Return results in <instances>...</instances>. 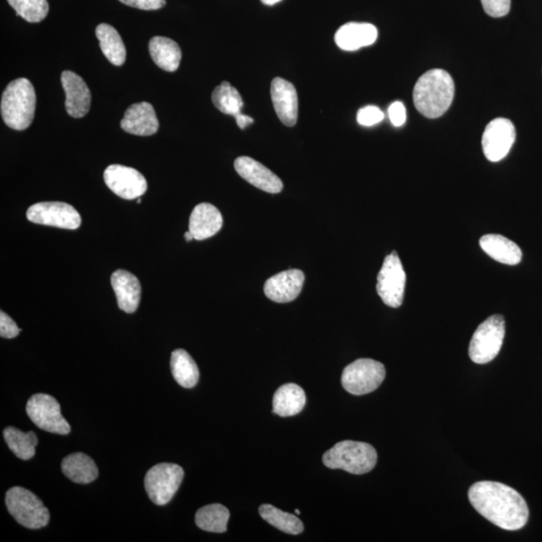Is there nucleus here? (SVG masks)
<instances>
[{
  "label": "nucleus",
  "mask_w": 542,
  "mask_h": 542,
  "mask_svg": "<svg viewBox=\"0 0 542 542\" xmlns=\"http://www.w3.org/2000/svg\"><path fill=\"white\" fill-rule=\"evenodd\" d=\"M259 514L267 522L287 535L298 536L303 531V524L298 516L284 512L273 505L259 507Z\"/></svg>",
  "instance_id": "nucleus-30"
},
{
  "label": "nucleus",
  "mask_w": 542,
  "mask_h": 542,
  "mask_svg": "<svg viewBox=\"0 0 542 542\" xmlns=\"http://www.w3.org/2000/svg\"><path fill=\"white\" fill-rule=\"evenodd\" d=\"M377 462L376 449L364 442L346 440L326 451L323 462L330 470L361 475L372 471Z\"/></svg>",
  "instance_id": "nucleus-4"
},
{
  "label": "nucleus",
  "mask_w": 542,
  "mask_h": 542,
  "mask_svg": "<svg viewBox=\"0 0 542 542\" xmlns=\"http://www.w3.org/2000/svg\"><path fill=\"white\" fill-rule=\"evenodd\" d=\"M184 237H185V241H186L187 242H189V241H192L194 240V236H193V234H192L191 232H187V233L184 234Z\"/></svg>",
  "instance_id": "nucleus-40"
},
{
  "label": "nucleus",
  "mask_w": 542,
  "mask_h": 542,
  "mask_svg": "<svg viewBox=\"0 0 542 542\" xmlns=\"http://www.w3.org/2000/svg\"><path fill=\"white\" fill-rule=\"evenodd\" d=\"M389 117L394 126H403L407 120V114L404 105L401 102L393 103L389 108Z\"/></svg>",
  "instance_id": "nucleus-37"
},
{
  "label": "nucleus",
  "mask_w": 542,
  "mask_h": 542,
  "mask_svg": "<svg viewBox=\"0 0 542 542\" xmlns=\"http://www.w3.org/2000/svg\"><path fill=\"white\" fill-rule=\"evenodd\" d=\"M406 286V274L396 251L385 258L377 275V292L385 305L397 309L402 306Z\"/></svg>",
  "instance_id": "nucleus-9"
},
{
  "label": "nucleus",
  "mask_w": 542,
  "mask_h": 542,
  "mask_svg": "<svg viewBox=\"0 0 542 542\" xmlns=\"http://www.w3.org/2000/svg\"><path fill=\"white\" fill-rule=\"evenodd\" d=\"M4 437L8 448L21 460H30L36 455L38 440L35 432L23 433L14 427H7L4 431Z\"/></svg>",
  "instance_id": "nucleus-28"
},
{
  "label": "nucleus",
  "mask_w": 542,
  "mask_h": 542,
  "mask_svg": "<svg viewBox=\"0 0 542 542\" xmlns=\"http://www.w3.org/2000/svg\"><path fill=\"white\" fill-rule=\"evenodd\" d=\"M305 278V274L300 269L283 271L267 279L265 293L270 301L278 303L291 302L299 297Z\"/></svg>",
  "instance_id": "nucleus-17"
},
{
  "label": "nucleus",
  "mask_w": 542,
  "mask_h": 542,
  "mask_svg": "<svg viewBox=\"0 0 542 542\" xmlns=\"http://www.w3.org/2000/svg\"><path fill=\"white\" fill-rule=\"evenodd\" d=\"M21 332V328L15 324L14 320L2 310V313H0V335L4 339H13Z\"/></svg>",
  "instance_id": "nucleus-35"
},
{
  "label": "nucleus",
  "mask_w": 542,
  "mask_h": 542,
  "mask_svg": "<svg viewBox=\"0 0 542 542\" xmlns=\"http://www.w3.org/2000/svg\"><path fill=\"white\" fill-rule=\"evenodd\" d=\"M234 168L238 175L262 191L271 194L283 191V181L257 160L243 156L235 160Z\"/></svg>",
  "instance_id": "nucleus-15"
},
{
  "label": "nucleus",
  "mask_w": 542,
  "mask_h": 542,
  "mask_svg": "<svg viewBox=\"0 0 542 542\" xmlns=\"http://www.w3.org/2000/svg\"><path fill=\"white\" fill-rule=\"evenodd\" d=\"M455 94L454 80L446 71L435 69L424 73L413 90L416 109L423 116L436 119L445 114Z\"/></svg>",
  "instance_id": "nucleus-2"
},
{
  "label": "nucleus",
  "mask_w": 542,
  "mask_h": 542,
  "mask_svg": "<svg viewBox=\"0 0 542 542\" xmlns=\"http://www.w3.org/2000/svg\"><path fill=\"white\" fill-rule=\"evenodd\" d=\"M234 118L236 120L238 127H240L241 130L246 129V127H249L254 122L251 117L245 116V114H243L242 113L237 114Z\"/></svg>",
  "instance_id": "nucleus-38"
},
{
  "label": "nucleus",
  "mask_w": 542,
  "mask_h": 542,
  "mask_svg": "<svg viewBox=\"0 0 542 542\" xmlns=\"http://www.w3.org/2000/svg\"><path fill=\"white\" fill-rule=\"evenodd\" d=\"M111 284L118 301L120 309L127 314H133L141 301V284L129 271L119 269L111 276Z\"/></svg>",
  "instance_id": "nucleus-20"
},
{
  "label": "nucleus",
  "mask_w": 542,
  "mask_h": 542,
  "mask_svg": "<svg viewBox=\"0 0 542 542\" xmlns=\"http://www.w3.org/2000/svg\"><path fill=\"white\" fill-rule=\"evenodd\" d=\"M475 511L496 527L519 530L529 521L527 501L511 487L495 481L476 482L468 491Z\"/></svg>",
  "instance_id": "nucleus-1"
},
{
  "label": "nucleus",
  "mask_w": 542,
  "mask_h": 542,
  "mask_svg": "<svg viewBox=\"0 0 542 542\" xmlns=\"http://www.w3.org/2000/svg\"><path fill=\"white\" fill-rule=\"evenodd\" d=\"M384 118V113L375 106H364V108H361L357 114L359 124L366 127L379 124Z\"/></svg>",
  "instance_id": "nucleus-33"
},
{
  "label": "nucleus",
  "mask_w": 542,
  "mask_h": 542,
  "mask_svg": "<svg viewBox=\"0 0 542 542\" xmlns=\"http://www.w3.org/2000/svg\"><path fill=\"white\" fill-rule=\"evenodd\" d=\"M141 202H142V200L138 199L137 203H141Z\"/></svg>",
  "instance_id": "nucleus-42"
},
{
  "label": "nucleus",
  "mask_w": 542,
  "mask_h": 542,
  "mask_svg": "<svg viewBox=\"0 0 542 542\" xmlns=\"http://www.w3.org/2000/svg\"><path fill=\"white\" fill-rule=\"evenodd\" d=\"M295 513H297V514L301 513L300 511H299V509H297V511H295Z\"/></svg>",
  "instance_id": "nucleus-41"
},
{
  "label": "nucleus",
  "mask_w": 542,
  "mask_h": 542,
  "mask_svg": "<svg viewBox=\"0 0 542 542\" xmlns=\"http://www.w3.org/2000/svg\"><path fill=\"white\" fill-rule=\"evenodd\" d=\"M505 336V319L495 315L483 322L473 334L470 344V357L476 364H487L495 360L503 348Z\"/></svg>",
  "instance_id": "nucleus-6"
},
{
  "label": "nucleus",
  "mask_w": 542,
  "mask_h": 542,
  "mask_svg": "<svg viewBox=\"0 0 542 542\" xmlns=\"http://www.w3.org/2000/svg\"><path fill=\"white\" fill-rule=\"evenodd\" d=\"M515 137V128L512 121L504 118L491 121L482 137L484 155L490 162L503 160L511 151Z\"/></svg>",
  "instance_id": "nucleus-13"
},
{
  "label": "nucleus",
  "mask_w": 542,
  "mask_h": 542,
  "mask_svg": "<svg viewBox=\"0 0 542 542\" xmlns=\"http://www.w3.org/2000/svg\"><path fill=\"white\" fill-rule=\"evenodd\" d=\"M96 37L100 42L103 54L111 64L117 67L125 64L126 47L116 29L110 24H98L96 29Z\"/></svg>",
  "instance_id": "nucleus-26"
},
{
  "label": "nucleus",
  "mask_w": 542,
  "mask_h": 542,
  "mask_svg": "<svg viewBox=\"0 0 542 542\" xmlns=\"http://www.w3.org/2000/svg\"><path fill=\"white\" fill-rule=\"evenodd\" d=\"M62 470L72 482L89 484L98 476L97 467L92 458L84 453H73L63 460Z\"/></svg>",
  "instance_id": "nucleus-25"
},
{
  "label": "nucleus",
  "mask_w": 542,
  "mask_h": 542,
  "mask_svg": "<svg viewBox=\"0 0 542 542\" xmlns=\"http://www.w3.org/2000/svg\"><path fill=\"white\" fill-rule=\"evenodd\" d=\"M305 391L297 384H285L278 388L273 400V412L281 417L298 415L305 408Z\"/></svg>",
  "instance_id": "nucleus-23"
},
{
  "label": "nucleus",
  "mask_w": 542,
  "mask_h": 542,
  "mask_svg": "<svg viewBox=\"0 0 542 542\" xmlns=\"http://www.w3.org/2000/svg\"><path fill=\"white\" fill-rule=\"evenodd\" d=\"M212 103L225 114L236 116L241 114L243 106L242 97L238 90L232 85L224 81L212 93Z\"/></svg>",
  "instance_id": "nucleus-31"
},
{
  "label": "nucleus",
  "mask_w": 542,
  "mask_h": 542,
  "mask_svg": "<svg viewBox=\"0 0 542 542\" xmlns=\"http://www.w3.org/2000/svg\"><path fill=\"white\" fill-rule=\"evenodd\" d=\"M281 2H283V0H261V3L267 5H275Z\"/></svg>",
  "instance_id": "nucleus-39"
},
{
  "label": "nucleus",
  "mask_w": 542,
  "mask_h": 542,
  "mask_svg": "<svg viewBox=\"0 0 542 542\" xmlns=\"http://www.w3.org/2000/svg\"><path fill=\"white\" fill-rule=\"evenodd\" d=\"M5 504L8 512L24 528L39 529L48 524V509L42 500L26 488L13 487L8 490Z\"/></svg>",
  "instance_id": "nucleus-5"
},
{
  "label": "nucleus",
  "mask_w": 542,
  "mask_h": 542,
  "mask_svg": "<svg viewBox=\"0 0 542 542\" xmlns=\"http://www.w3.org/2000/svg\"><path fill=\"white\" fill-rule=\"evenodd\" d=\"M223 226V216L215 205L210 203L197 205L189 219V232L196 241L208 240L217 234Z\"/></svg>",
  "instance_id": "nucleus-19"
},
{
  "label": "nucleus",
  "mask_w": 542,
  "mask_h": 542,
  "mask_svg": "<svg viewBox=\"0 0 542 542\" xmlns=\"http://www.w3.org/2000/svg\"><path fill=\"white\" fill-rule=\"evenodd\" d=\"M377 38V30L371 23L349 22L335 32L336 46L343 51L355 52L372 46Z\"/></svg>",
  "instance_id": "nucleus-21"
},
{
  "label": "nucleus",
  "mask_w": 542,
  "mask_h": 542,
  "mask_svg": "<svg viewBox=\"0 0 542 542\" xmlns=\"http://www.w3.org/2000/svg\"><path fill=\"white\" fill-rule=\"evenodd\" d=\"M230 512L221 504H209L199 509L195 515L197 527L202 530L224 533L227 530Z\"/></svg>",
  "instance_id": "nucleus-29"
},
{
  "label": "nucleus",
  "mask_w": 542,
  "mask_h": 542,
  "mask_svg": "<svg viewBox=\"0 0 542 542\" xmlns=\"http://www.w3.org/2000/svg\"><path fill=\"white\" fill-rule=\"evenodd\" d=\"M385 377V366L372 359H359L344 368L342 385L352 395L361 396L380 387Z\"/></svg>",
  "instance_id": "nucleus-7"
},
{
  "label": "nucleus",
  "mask_w": 542,
  "mask_h": 542,
  "mask_svg": "<svg viewBox=\"0 0 542 542\" xmlns=\"http://www.w3.org/2000/svg\"><path fill=\"white\" fill-rule=\"evenodd\" d=\"M27 413L39 429L49 433L68 435L71 425L62 415L61 405L53 396L36 394L27 404Z\"/></svg>",
  "instance_id": "nucleus-10"
},
{
  "label": "nucleus",
  "mask_w": 542,
  "mask_h": 542,
  "mask_svg": "<svg viewBox=\"0 0 542 542\" xmlns=\"http://www.w3.org/2000/svg\"><path fill=\"white\" fill-rule=\"evenodd\" d=\"M171 372L175 381L183 388H193L199 381V367L192 357L182 349L172 352Z\"/></svg>",
  "instance_id": "nucleus-27"
},
{
  "label": "nucleus",
  "mask_w": 542,
  "mask_h": 542,
  "mask_svg": "<svg viewBox=\"0 0 542 542\" xmlns=\"http://www.w3.org/2000/svg\"><path fill=\"white\" fill-rule=\"evenodd\" d=\"M7 3L29 22H40L48 13L47 0H7Z\"/></svg>",
  "instance_id": "nucleus-32"
},
{
  "label": "nucleus",
  "mask_w": 542,
  "mask_h": 542,
  "mask_svg": "<svg viewBox=\"0 0 542 542\" xmlns=\"http://www.w3.org/2000/svg\"><path fill=\"white\" fill-rule=\"evenodd\" d=\"M479 243L482 250L500 264L516 266L522 259L520 246L503 235H484L480 238Z\"/></svg>",
  "instance_id": "nucleus-22"
},
{
  "label": "nucleus",
  "mask_w": 542,
  "mask_h": 542,
  "mask_svg": "<svg viewBox=\"0 0 542 542\" xmlns=\"http://www.w3.org/2000/svg\"><path fill=\"white\" fill-rule=\"evenodd\" d=\"M62 84L65 93V110L72 118H83L90 109L92 94L85 80L77 73L64 71Z\"/></svg>",
  "instance_id": "nucleus-14"
},
{
  "label": "nucleus",
  "mask_w": 542,
  "mask_h": 542,
  "mask_svg": "<svg viewBox=\"0 0 542 542\" xmlns=\"http://www.w3.org/2000/svg\"><path fill=\"white\" fill-rule=\"evenodd\" d=\"M37 95L28 79L21 78L8 84L2 97V116L5 124L15 130L28 129L34 121Z\"/></svg>",
  "instance_id": "nucleus-3"
},
{
  "label": "nucleus",
  "mask_w": 542,
  "mask_h": 542,
  "mask_svg": "<svg viewBox=\"0 0 542 542\" xmlns=\"http://www.w3.org/2000/svg\"><path fill=\"white\" fill-rule=\"evenodd\" d=\"M27 217L32 224L75 230L80 226V213L64 202H39L29 208Z\"/></svg>",
  "instance_id": "nucleus-11"
},
{
  "label": "nucleus",
  "mask_w": 542,
  "mask_h": 542,
  "mask_svg": "<svg viewBox=\"0 0 542 542\" xmlns=\"http://www.w3.org/2000/svg\"><path fill=\"white\" fill-rule=\"evenodd\" d=\"M149 52L154 63L170 72L177 71L182 60V52L178 44L165 37L153 38L149 43Z\"/></svg>",
  "instance_id": "nucleus-24"
},
{
  "label": "nucleus",
  "mask_w": 542,
  "mask_h": 542,
  "mask_svg": "<svg viewBox=\"0 0 542 542\" xmlns=\"http://www.w3.org/2000/svg\"><path fill=\"white\" fill-rule=\"evenodd\" d=\"M271 98L275 113L283 124L293 127L299 117V97L294 86L282 78H275L271 83Z\"/></svg>",
  "instance_id": "nucleus-16"
},
{
  "label": "nucleus",
  "mask_w": 542,
  "mask_h": 542,
  "mask_svg": "<svg viewBox=\"0 0 542 542\" xmlns=\"http://www.w3.org/2000/svg\"><path fill=\"white\" fill-rule=\"evenodd\" d=\"M184 478V470L174 463L155 465L147 472L145 488L152 503L166 505L176 495Z\"/></svg>",
  "instance_id": "nucleus-8"
},
{
  "label": "nucleus",
  "mask_w": 542,
  "mask_h": 542,
  "mask_svg": "<svg viewBox=\"0 0 542 542\" xmlns=\"http://www.w3.org/2000/svg\"><path fill=\"white\" fill-rule=\"evenodd\" d=\"M106 186L123 199H138L147 191L145 177L134 168L123 165H111L104 172Z\"/></svg>",
  "instance_id": "nucleus-12"
},
{
  "label": "nucleus",
  "mask_w": 542,
  "mask_h": 542,
  "mask_svg": "<svg viewBox=\"0 0 542 542\" xmlns=\"http://www.w3.org/2000/svg\"><path fill=\"white\" fill-rule=\"evenodd\" d=\"M121 128L136 136H152L157 133L159 121L154 106L147 102L130 106L121 121Z\"/></svg>",
  "instance_id": "nucleus-18"
},
{
  "label": "nucleus",
  "mask_w": 542,
  "mask_h": 542,
  "mask_svg": "<svg viewBox=\"0 0 542 542\" xmlns=\"http://www.w3.org/2000/svg\"><path fill=\"white\" fill-rule=\"evenodd\" d=\"M119 2L142 11H157L166 5V0H119Z\"/></svg>",
  "instance_id": "nucleus-36"
},
{
  "label": "nucleus",
  "mask_w": 542,
  "mask_h": 542,
  "mask_svg": "<svg viewBox=\"0 0 542 542\" xmlns=\"http://www.w3.org/2000/svg\"><path fill=\"white\" fill-rule=\"evenodd\" d=\"M484 12L492 18H503L511 11L512 0H481Z\"/></svg>",
  "instance_id": "nucleus-34"
}]
</instances>
